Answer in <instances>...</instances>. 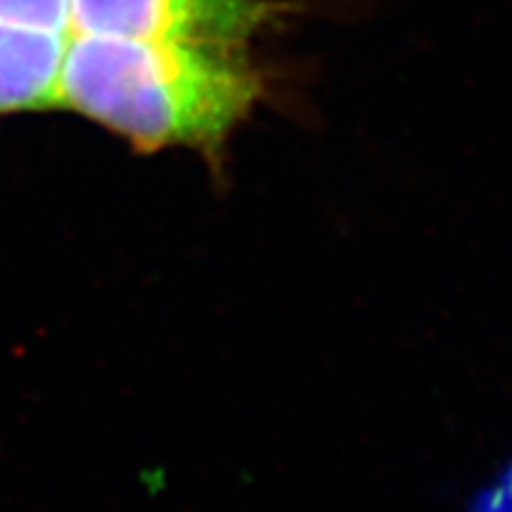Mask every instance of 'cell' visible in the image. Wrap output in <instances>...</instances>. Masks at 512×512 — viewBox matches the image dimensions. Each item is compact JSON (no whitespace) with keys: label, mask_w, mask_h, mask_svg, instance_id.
I'll use <instances>...</instances> for the list:
<instances>
[{"label":"cell","mask_w":512,"mask_h":512,"mask_svg":"<svg viewBox=\"0 0 512 512\" xmlns=\"http://www.w3.org/2000/svg\"><path fill=\"white\" fill-rule=\"evenodd\" d=\"M69 34L0 22V114L60 107Z\"/></svg>","instance_id":"obj_3"},{"label":"cell","mask_w":512,"mask_h":512,"mask_svg":"<svg viewBox=\"0 0 512 512\" xmlns=\"http://www.w3.org/2000/svg\"><path fill=\"white\" fill-rule=\"evenodd\" d=\"M264 93L247 48L69 34L60 107L138 152L190 147L219 166L228 138Z\"/></svg>","instance_id":"obj_1"},{"label":"cell","mask_w":512,"mask_h":512,"mask_svg":"<svg viewBox=\"0 0 512 512\" xmlns=\"http://www.w3.org/2000/svg\"><path fill=\"white\" fill-rule=\"evenodd\" d=\"M0 22L69 34V0H0Z\"/></svg>","instance_id":"obj_4"},{"label":"cell","mask_w":512,"mask_h":512,"mask_svg":"<svg viewBox=\"0 0 512 512\" xmlns=\"http://www.w3.org/2000/svg\"><path fill=\"white\" fill-rule=\"evenodd\" d=\"M283 10L271 0H69V34L247 48Z\"/></svg>","instance_id":"obj_2"}]
</instances>
